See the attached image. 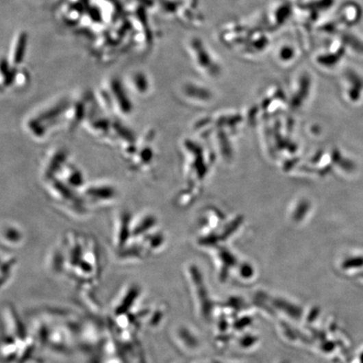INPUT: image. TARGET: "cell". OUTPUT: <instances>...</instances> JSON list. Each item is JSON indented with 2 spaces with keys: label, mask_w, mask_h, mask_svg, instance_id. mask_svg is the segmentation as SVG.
I'll use <instances>...</instances> for the list:
<instances>
[{
  "label": "cell",
  "mask_w": 363,
  "mask_h": 363,
  "mask_svg": "<svg viewBox=\"0 0 363 363\" xmlns=\"http://www.w3.org/2000/svg\"><path fill=\"white\" fill-rule=\"evenodd\" d=\"M158 220L153 214H145L132 221V239H139L157 227Z\"/></svg>",
  "instance_id": "obj_6"
},
{
  "label": "cell",
  "mask_w": 363,
  "mask_h": 363,
  "mask_svg": "<svg viewBox=\"0 0 363 363\" xmlns=\"http://www.w3.org/2000/svg\"><path fill=\"white\" fill-rule=\"evenodd\" d=\"M132 216L129 211H123L118 214L114 225L113 242L118 251L123 250L132 240Z\"/></svg>",
  "instance_id": "obj_4"
},
{
  "label": "cell",
  "mask_w": 363,
  "mask_h": 363,
  "mask_svg": "<svg viewBox=\"0 0 363 363\" xmlns=\"http://www.w3.org/2000/svg\"><path fill=\"white\" fill-rule=\"evenodd\" d=\"M49 186V192L53 195L55 199L60 200L65 205L72 207L81 214L86 211V201L82 197V195L76 194L74 188L66 184L64 180L55 177V179L47 182Z\"/></svg>",
  "instance_id": "obj_1"
},
{
  "label": "cell",
  "mask_w": 363,
  "mask_h": 363,
  "mask_svg": "<svg viewBox=\"0 0 363 363\" xmlns=\"http://www.w3.org/2000/svg\"><path fill=\"white\" fill-rule=\"evenodd\" d=\"M81 195L90 203H108L117 197L116 188L109 184H95L85 186L81 190Z\"/></svg>",
  "instance_id": "obj_2"
},
{
  "label": "cell",
  "mask_w": 363,
  "mask_h": 363,
  "mask_svg": "<svg viewBox=\"0 0 363 363\" xmlns=\"http://www.w3.org/2000/svg\"><path fill=\"white\" fill-rule=\"evenodd\" d=\"M3 239L10 245H18L23 239V234L20 229L14 227H7L3 231Z\"/></svg>",
  "instance_id": "obj_9"
},
{
  "label": "cell",
  "mask_w": 363,
  "mask_h": 363,
  "mask_svg": "<svg viewBox=\"0 0 363 363\" xmlns=\"http://www.w3.org/2000/svg\"><path fill=\"white\" fill-rule=\"evenodd\" d=\"M68 164V151L64 147H59L51 153L44 165L43 177L47 182L58 177L65 166Z\"/></svg>",
  "instance_id": "obj_5"
},
{
  "label": "cell",
  "mask_w": 363,
  "mask_h": 363,
  "mask_svg": "<svg viewBox=\"0 0 363 363\" xmlns=\"http://www.w3.org/2000/svg\"><path fill=\"white\" fill-rule=\"evenodd\" d=\"M155 139V132L153 129L148 131L142 137L140 146L137 145L136 153L133 157L132 168L133 170H142L145 166H150L155 158V151L153 142Z\"/></svg>",
  "instance_id": "obj_3"
},
{
  "label": "cell",
  "mask_w": 363,
  "mask_h": 363,
  "mask_svg": "<svg viewBox=\"0 0 363 363\" xmlns=\"http://www.w3.org/2000/svg\"><path fill=\"white\" fill-rule=\"evenodd\" d=\"M61 174H62L61 179L64 180L66 184L74 188V190H80V188L82 190L85 186V179L82 170L77 168L75 165L68 162L62 170Z\"/></svg>",
  "instance_id": "obj_7"
},
{
  "label": "cell",
  "mask_w": 363,
  "mask_h": 363,
  "mask_svg": "<svg viewBox=\"0 0 363 363\" xmlns=\"http://www.w3.org/2000/svg\"><path fill=\"white\" fill-rule=\"evenodd\" d=\"M142 245L144 251L146 254L155 253V251L158 250L164 242V236L162 233L159 231H151L146 236L136 239Z\"/></svg>",
  "instance_id": "obj_8"
},
{
  "label": "cell",
  "mask_w": 363,
  "mask_h": 363,
  "mask_svg": "<svg viewBox=\"0 0 363 363\" xmlns=\"http://www.w3.org/2000/svg\"><path fill=\"white\" fill-rule=\"evenodd\" d=\"M16 264V259L14 258H6V260H2V281L6 279L5 283L2 284V286L6 284L10 279V274L13 272L14 266Z\"/></svg>",
  "instance_id": "obj_10"
}]
</instances>
